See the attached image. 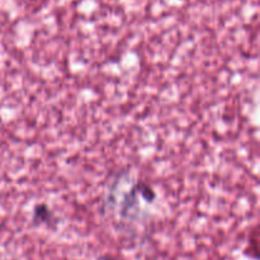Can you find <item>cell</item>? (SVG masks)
Here are the masks:
<instances>
[{
    "label": "cell",
    "instance_id": "1",
    "mask_svg": "<svg viewBox=\"0 0 260 260\" xmlns=\"http://www.w3.org/2000/svg\"><path fill=\"white\" fill-rule=\"evenodd\" d=\"M52 220V213H51L50 208L46 205L41 203L35 207L33 211V223L35 225H41V223H47Z\"/></svg>",
    "mask_w": 260,
    "mask_h": 260
}]
</instances>
